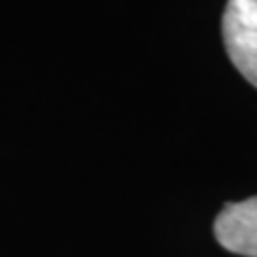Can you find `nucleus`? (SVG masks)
<instances>
[{"label": "nucleus", "instance_id": "nucleus-2", "mask_svg": "<svg viewBox=\"0 0 257 257\" xmlns=\"http://www.w3.org/2000/svg\"><path fill=\"white\" fill-rule=\"evenodd\" d=\"M223 248L244 257H257V196L227 204L213 225Z\"/></svg>", "mask_w": 257, "mask_h": 257}, {"label": "nucleus", "instance_id": "nucleus-1", "mask_svg": "<svg viewBox=\"0 0 257 257\" xmlns=\"http://www.w3.org/2000/svg\"><path fill=\"white\" fill-rule=\"evenodd\" d=\"M223 42L232 65L257 88V0H229L223 14Z\"/></svg>", "mask_w": 257, "mask_h": 257}]
</instances>
